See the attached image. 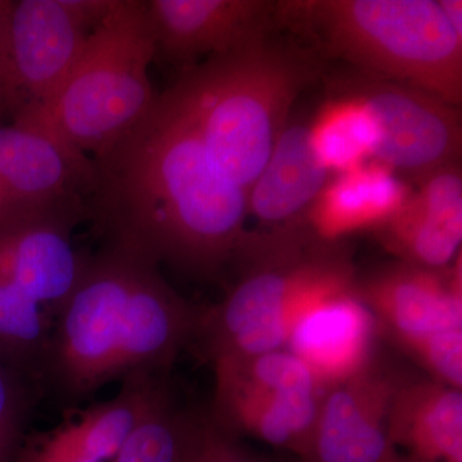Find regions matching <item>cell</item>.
<instances>
[{
	"label": "cell",
	"mask_w": 462,
	"mask_h": 462,
	"mask_svg": "<svg viewBox=\"0 0 462 462\" xmlns=\"http://www.w3.org/2000/svg\"><path fill=\"white\" fill-rule=\"evenodd\" d=\"M88 212L107 236L160 264L212 278L247 236V191L231 181L167 91L91 158Z\"/></svg>",
	"instance_id": "cell-1"
},
{
	"label": "cell",
	"mask_w": 462,
	"mask_h": 462,
	"mask_svg": "<svg viewBox=\"0 0 462 462\" xmlns=\"http://www.w3.org/2000/svg\"><path fill=\"white\" fill-rule=\"evenodd\" d=\"M202 310L179 296L158 264L117 243L87 256L54 319L41 382L76 403L134 374H166L196 337Z\"/></svg>",
	"instance_id": "cell-2"
},
{
	"label": "cell",
	"mask_w": 462,
	"mask_h": 462,
	"mask_svg": "<svg viewBox=\"0 0 462 462\" xmlns=\"http://www.w3.org/2000/svg\"><path fill=\"white\" fill-rule=\"evenodd\" d=\"M321 57L267 36L203 60L166 91L216 165L248 194L294 103L320 78Z\"/></svg>",
	"instance_id": "cell-3"
},
{
	"label": "cell",
	"mask_w": 462,
	"mask_h": 462,
	"mask_svg": "<svg viewBox=\"0 0 462 462\" xmlns=\"http://www.w3.org/2000/svg\"><path fill=\"white\" fill-rule=\"evenodd\" d=\"M276 25L315 42L360 74L422 91L460 108L462 39L437 0H284Z\"/></svg>",
	"instance_id": "cell-4"
},
{
	"label": "cell",
	"mask_w": 462,
	"mask_h": 462,
	"mask_svg": "<svg viewBox=\"0 0 462 462\" xmlns=\"http://www.w3.org/2000/svg\"><path fill=\"white\" fill-rule=\"evenodd\" d=\"M236 260L242 263L238 282L218 305L202 310L196 333L214 363L285 349L303 306L357 276L342 242L316 238L309 227L248 230Z\"/></svg>",
	"instance_id": "cell-5"
},
{
	"label": "cell",
	"mask_w": 462,
	"mask_h": 462,
	"mask_svg": "<svg viewBox=\"0 0 462 462\" xmlns=\"http://www.w3.org/2000/svg\"><path fill=\"white\" fill-rule=\"evenodd\" d=\"M154 60L147 3L115 0L50 106L11 124L44 127L88 157L98 156L156 102L149 79Z\"/></svg>",
	"instance_id": "cell-6"
},
{
	"label": "cell",
	"mask_w": 462,
	"mask_h": 462,
	"mask_svg": "<svg viewBox=\"0 0 462 462\" xmlns=\"http://www.w3.org/2000/svg\"><path fill=\"white\" fill-rule=\"evenodd\" d=\"M115 0H11L0 35V125L42 111Z\"/></svg>",
	"instance_id": "cell-7"
},
{
	"label": "cell",
	"mask_w": 462,
	"mask_h": 462,
	"mask_svg": "<svg viewBox=\"0 0 462 462\" xmlns=\"http://www.w3.org/2000/svg\"><path fill=\"white\" fill-rule=\"evenodd\" d=\"M214 420L302 457L327 388L287 349L214 363Z\"/></svg>",
	"instance_id": "cell-8"
},
{
	"label": "cell",
	"mask_w": 462,
	"mask_h": 462,
	"mask_svg": "<svg viewBox=\"0 0 462 462\" xmlns=\"http://www.w3.org/2000/svg\"><path fill=\"white\" fill-rule=\"evenodd\" d=\"M331 88L358 100L369 116L375 133L370 162L413 181L460 162V108L418 88L357 71Z\"/></svg>",
	"instance_id": "cell-9"
},
{
	"label": "cell",
	"mask_w": 462,
	"mask_h": 462,
	"mask_svg": "<svg viewBox=\"0 0 462 462\" xmlns=\"http://www.w3.org/2000/svg\"><path fill=\"white\" fill-rule=\"evenodd\" d=\"M85 202L9 205L0 211V278L26 291L56 319L87 256L72 245Z\"/></svg>",
	"instance_id": "cell-10"
},
{
	"label": "cell",
	"mask_w": 462,
	"mask_h": 462,
	"mask_svg": "<svg viewBox=\"0 0 462 462\" xmlns=\"http://www.w3.org/2000/svg\"><path fill=\"white\" fill-rule=\"evenodd\" d=\"M355 289L385 333L404 352L440 331L462 329V254L445 269L394 261L363 278Z\"/></svg>",
	"instance_id": "cell-11"
},
{
	"label": "cell",
	"mask_w": 462,
	"mask_h": 462,
	"mask_svg": "<svg viewBox=\"0 0 462 462\" xmlns=\"http://www.w3.org/2000/svg\"><path fill=\"white\" fill-rule=\"evenodd\" d=\"M402 376L374 361L322 396L309 448L296 462H393L389 407Z\"/></svg>",
	"instance_id": "cell-12"
},
{
	"label": "cell",
	"mask_w": 462,
	"mask_h": 462,
	"mask_svg": "<svg viewBox=\"0 0 462 462\" xmlns=\"http://www.w3.org/2000/svg\"><path fill=\"white\" fill-rule=\"evenodd\" d=\"M156 58L181 74L208 60L272 35L270 0H145Z\"/></svg>",
	"instance_id": "cell-13"
},
{
	"label": "cell",
	"mask_w": 462,
	"mask_h": 462,
	"mask_svg": "<svg viewBox=\"0 0 462 462\" xmlns=\"http://www.w3.org/2000/svg\"><path fill=\"white\" fill-rule=\"evenodd\" d=\"M355 281L316 294L289 330L285 349L325 388L357 375L375 361L378 322L358 297Z\"/></svg>",
	"instance_id": "cell-14"
},
{
	"label": "cell",
	"mask_w": 462,
	"mask_h": 462,
	"mask_svg": "<svg viewBox=\"0 0 462 462\" xmlns=\"http://www.w3.org/2000/svg\"><path fill=\"white\" fill-rule=\"evenodd\" d=\"M93 160L41 126L0 125V188L9 205L85 202Z\"/></svg>",
	"instance_id": "cell-15"
},
{
	"label": "cell",
	"mask_w": 462,
	"mask_h": 462,
	"mask_svg": "<svg viewBox=\"0 0 462 462\" xmlns=\"http://www.w3.org/2000/svg\"><path fill=\"white\" fill-rule=\"evenodd\" d=\"M416 184L402 208L374 233L397 261L445 269L461 256L460 163L440 167Z\"/></svg>",
	"instance_id": "cell-16"
},
{
	"label": "cell",
	"mask_w": 462,
	"mask_h": 462,
	"mask_svg": "<svg viewBox=\"0 0 462 462\" xmlns=\"http://www.w3.org/2000/svg\"><path fill=\"white\" fill-rule=\"evenodd\" d=\"M331 179L312 147L310 123H289L248 190V217L260 233L307 227L306 218Z\"/></svg>",
	"instance_id": "cell-17"
},
{
	"label": "cell",
	"mask_w": 462,
	"mask_h": 462,
	"mask_svg": "<svg viewBox=\"0 0 462 462\" xmlns=\"http://www.w3.org/2000/svg\"><path fill=\"white\" fill-rule=\"evenodd\" d=\"M170 394L166 374H134L117 396L97 403L50 431L42 442L63 454L94 462H112L142 422Z\"/></svg>",
	"instance_id": "cell-18"
},
{
	"label": "cell",
	"mask_w": 462,
	"mask_h": 462,
	"mask_svg": "<svg viewBox=\"0 0 462 462\" xmlns=\"http://www.w3.org/2000/svg\"><path fill=\"white\" fill-rule=\"evenodd\" d=\"M412 188L387 167L367 162L331 176L307 214L309 230L321 240L343 242L375 231L402 208Z\"/></svg>",
	"instance_id": "cell-19"
},
{
	"label": "cell",
	"mask_w": 462,
	"mask_h": 462,
	"mask_svg": "<svg viewBox=\"0 0 462 462\" xmlns=\"http://www.w3.org/2000/svg\"><path fill=\"white\" fill-rule=\"evenodd\" d=\"M388 433L394 446L430 462H462V393L430 378H401Z\"/></svg>",
	"instance_id": "cell-20"
},
{
	"label": "cell",
	"mask_w": 462,
	"mask_h": 462,
	"mask_svg": "<svg viewBox=\"0 0 462 462\" xmlns=\"http://www.w3.org/2000/svg\"><path fill=\"white\" fill-rule=\"evenodd\" d=\"M312 147L331 176L370 162L375 133L358 100L334 91L310 123Z\"/></svg>",
	"instance_id": "cell-21"
},
{
	"label": "cell",
	"mask_w": 462,
	"mask_h": 462,
	"mask_svg": "<svg viewBox=\"0 0 462 462\" xmlns=\"http://www.w3.org/2000/svg\"><path fill=\"white\" fill-rule=\"evenodd\" d=\"M53 324V316L38 300L0 278V364L39 380Z\"/></svg>",
	"instance_id": "cell-22"
},
{
	"label": "cell",
	"mask_w": 462,
	"mask_h": 462,
	"mask_svg": "<svg viewBox=\"0 0 462 462\" xmlns=\"http://www.w3.org/2000/svg\"><path fill=\"white\" fill-rule=\"evenodd\" d=\"M207 422L208 416L179 406L170 393L112 462H193Z\"/></svg>",
	"instance_id": "cell-23"
},
{
	"label": "cell",
	"mask_w": 462,
	"mask_h": 462,
	"mask_svg": "<svg viewBox=\"0 0 462 462\" xmlns=\"http://www.w3.org/2000/svg\"><path fill=\"white\" fill-rule=\"evenodd\" d=\"M27 378L0 364V462H16L25 442L33 394Z\"/></svg>",
	"instance_id": "cell-24"
},
{
	"label": "cell",
	"mask_w": 462,
	"mask_h": 462,
	"mask_svg": "<svg viewBox=\"0 0 462 462\" xmlns=\"http://www.w3.org/2000/svg\"><path fill=\"white\" fill-rule=\"evenodd\" d=\"M430 378L455 389L462 387V329L440 331L407 349Z\"/></svg>",
	"instance_id": "cell-25"
},
{
	"label": "cell",
	"mask_w": 462,
	"mask_h": 462,
	"mask_svg": "<svg viewBox=\"0 0 462 462\" xmlns=\"http://www.w3.org/2000/svg\"><path fill=\"white\" fill-rule=\"evenodd\" d=\"M193 462H284L281 458L254 451L239 437L225 430L208 418L205 437Z\"/></svg>",
	"instance_id": "cell-26"
},
{
	"label": "cell",
	"mask_w": 462,
	"mask_h": 462,
	"mask_svg": "<svg viewBox=\"0 0 462 462\" xmlns=\"http://www.w3.org/2000/svg\"><path fill=\"white\" fill-rule=\"evenodd\" d=\"M16 462H94L75 456L63 454L42 442L38 434L25 438Z\"/></svg>",
	"instance_id": "cell-27"
},
{
	"label": "cell",
	"mask_w": 462,
	"mask_h": 462,
	"mask_svg": "<svg viewBox=\"0 0 462 462\" xmlns=\"http://www.w3.org/2000/svg\"><path fill=\"white\" fill-rule=\"evenodd\" d=\"M447 23L456 35L462 39V2L461 0H437Z\"/></svg>",
	"instance_id": "cell-28"
},
{
	"label": "cell",
	"mask_w": 462,
	"mask_h": 462,
	"mask_svg": "<svg viewBox=\"0 0 462 462\" xmlns=\"http://www.w3.org/2000/svg\"><path fill=\"white\" fill-rule=\"evenodd\" d=\"M9 7H11V0H0V35H2L3 27L7 20Z\"/></svg>",
	"instance_id": "cell-29"
},
{
	"label": "cell",
	"mask_w": 462,
	"mask_h": 462,
	"mask_svg": "<svg viewBox=\"0 0 462 462\" xmlns=\"http://www.w3.org/2000/svg\"><path fill=\"white\" fill-rule=\"evenodd\" d=\"M393 462H430L422 460V458L416 457V456L413 455H398L396 460Z\"/></svg>",
	"instance_id": "cell-30"
},
{
	"label": "cell",
	"mask_w": 462,
	"mask_h": 462,
	"mask_svg": "<svg viewBox=\"0 0 462 462\" xmlns=\"http://www.w3.org/2000/svg\"><path fill=\"white\" fill-rule=\"evenodd\" d=\"M7 206H9L7 197H5V191L0 188V211Z\"/></svg>",
	"instance_id": "cell-31"
}]
</instances>
